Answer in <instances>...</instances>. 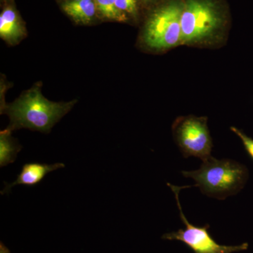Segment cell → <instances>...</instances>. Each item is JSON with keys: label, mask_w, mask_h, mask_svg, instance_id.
Segmentation results:
<instances>
[{"label": "cell", "mask_w": 253, "mask_h": 253, "mask_svg": "<svg viewBox=\"0 0 253 253\" xmlns=\"http://www.w3.org/2000/svg\"><path fill=\"white\" fill-rule=\"evenodd\" d=\"M76 101L56 103L46 99L38 86L21 95L13 104L4 106L1 112L10 118L7 129L26 128L41 132H49L52 126L69 112Z\"/></svg>", "instance_id": "1"}, {"label": "cell", "mask_w": 253, "mask_h": 253, "mask_svg": "<svg viewBox=\"0 0 253 253\" xmlns=\"http://www.w3.org/2000/svg\"><path fill=\"white\" fill-rule=\"evenodd\" d=\"M185 177L192 178L201 192L210 197L224 199L242 189L249 173L243 165L230 159L210 157L203 161L197 170L183 171Z\"/></svg>", "instance_id": "2"}, {"label": "cell", "mask_w": 253, "mask_h": 253, "mask_svg": "<svg viewBox=\"0 0 253 253\" xmlns=\"http://www.w3.org/2000/svg\"><path fill=\"white\" fill-rule=\"evenodd\" d=\"M221 18L211 0H186L181 18V44L211 39L220 27Z\"/></svg>", "instance_id": "3"}, {"label": "cell", "mask_w": 253, "mask_h": 253, "mask_svg": "<svg viewBox=\"0 0 253 253\" xmlns=\"http://www.w3.org/2000/svg\"><path fill=\"white\" fill-rule=\"evenodd\" d=\"M183 6L172 1L155 10L145 26L143 40L151 49H166L181 44Z\"/></svg>", "instance_id": "4"}, {"label": "cell", "mask_w": 253, "mask_h": 253, "mask_svg": "<svg viewBox=\"0 0 253 253\" xmlns=\"http://www.w3.org/2000/svg\"><path fill=\"white\" fill-rule=\"evenodd\" d=\"M175 196L176 204L179 211L181 221L185 224V229H179L174 232L168 233L163 236V239L175 240L181 241L189 246L195 253H233L247 250L249 244H243L240 246H222L213 239L210 234L209 225L206 224L204 227L193 225L188 221L183 212L179 194L181 189L190 187V186H177L168 183Z\"/></svg>", "instance_id": "5"}, {"label": "cell", "mask_w": 253, "mask_h": 253, "mask_svg": "<svg viewBox=\"0 0 253 253\" xmlns=\"http://www.w3.org/2000/svg\"><path fill=\"white\" fill-rule=\"evenodd\" d=\"M173 134L184 158H199L203 161L211 157L212 140L207 118L194 116L178 118L173 125Z\"/></svg>", "instance_id": "6"}, {"label": "cell", "mask_w": 253, "mask_h": 253, "mask_svg": "<svg viewBox=\"0 0 253 253\" xmlns=\"http://www.w3.org/2000/svg\"><path fill=\"white\" fill-rule=\"evenodd\" d=\"M63 168H65V165L62 163H56L52 165L40 163H29L25 164L23 166L21 172L18 174L17 179L14 182L11 184L5 182L6 186L1 194L9 193L15 186H36L41 183L49 172Z\"/></svg>", "instance_id": "7"}, {"label": "cell", "mask_w": 253, "mask_h": 253, "mask_svg": "<svg viewBox=\"0 0 253 253\" xmlns=\"http://www.w3.org/2000/svg\"><path fill=\"white\" fill-rule=\"evenodd\" d=\"M26 29L16 11L8 6L0 15V36L10 44H16L26 36Z\"/></svg>", "instance_id": "8"}, {"label": "cell", "mask_w": 253, "mask_h": 253, "mask_svg": "<svg viewBox=\"0 0 253 253\" xmlns=\"http://www.w3.org/2000/svg\"><path fill=\"white\" fill-rule=\"evenodd\" d=\"M63 9L76 22L87 24L94 18L96 6L94 0H71L63 4Z\"/></svg>", "instance_id": "9"}, {"label": "cell", "mask_w": 253, "mask_h": 253, "mask_svg": "<svg viewBox=\"0 0 253 253\" xmlns=\"http://www.w3.org/2000/svg\"><path fill=\"white\" fill-rule=\"evenodd\" d=\"M11 130L6 129L0 133V166L4 167L16 161L21 146L11 138Z\"/></svg>", "instance_id": "10"}, {"label": "cell", "mask_w": 253, "mask_h": 253, "mask_svg": "<svg viewBox=\"0 0 253 253\" xmlns=\"http://www.w3.org/2000/svg\"><path fill=\"white\" fill-rule=\"evenodd\" d=\"M94 1L96 9L104 17L120 22L126 21V15L118 9L115 0H94Z\"/></svg>", "instance_id": "11"}, {"label": "cell", "mask_w": 253, "mask_h": 253, "mask_svg": "<svg viewBox=\"0 0 253 253\" xmlns=\"http://www.w3.org/2000/svg\"><path fill=\"white\" fill-rule=\"evenodd\" d=\"M231 130L234 131V133L239 136L240 139L242 141L244 144L245 149L247 151L248 154L253 159V139L252 138L249 137L246 135L242 131L240 130L235 126H231Z\"/></svg>", "instance_id": "12"}, {"label": "cell", "mask_w": 253, "mask_h": 253, "mask_svg": "<svg viewBox=\"0 0 253 253\" xmlns=\"http://www.w3.org/2000/svg\"><path fill=\"white\" fill-rule=\"evenodd\" d=\"M116 6L122 11L134 14L137 11L135 0H115Z\"/></svg>", "instance_id": "13"}, {"label": "cell", "mask_w": 253, "mask_h": 253, "mask_svg": "<svg viewBox=\"0 0 253 253\" xmlns=\"http://www.w3.org/2000/svg\"><path fill=\"white\" fill-rule=\"evenodd\" d=\"M0 253H11L9 250L4 246L2 242L0 244Z\"/></svg>", "instance_id": "14"}]
</instances>
